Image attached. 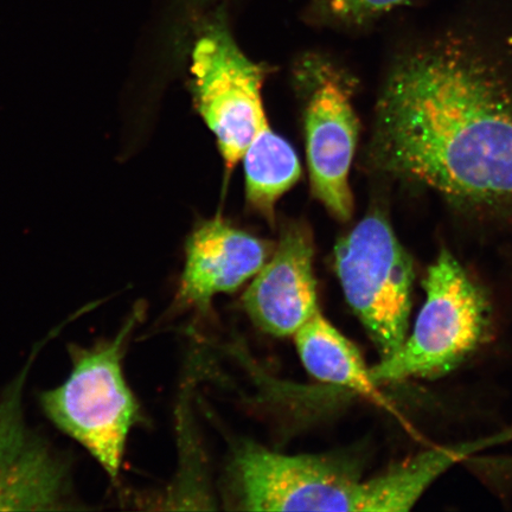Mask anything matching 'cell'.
I'll return each instance as SVG.
<instances>
[{
    "instance_id": "6da1fadb",
    "label": "cell",
    "mask_w": 512,
    "mask_h": 512,
    "mask_svg": "<svg viewBox=\"0 0 512 512\" xmlns=\"http://www.w3.org/2000/svg\"><path fill=\"white\" fill-rule=\"evenodd\" d=\"M492 67L456 38L401 57L377 105L371 162L453 200H512V94Z\"/></svg>"
},
{
    "instance_id": "7a4b0ae2",
    "label": "cell",
    "mask_w": 512,
    "mask_h": 512,
    "mask_svg": "<svg viewBox=\"0 0 512 512\" xmlns=\"http://www.w3.org/2000/svg\"><path fill=\"white\" fill-rule=\"evenodd\" d=\"M142 313L134 309L115 337L89 347L69 344L68 379L38 395L47 418L85 448L112 480L120 476L128 435L142 421L124 373L128 341Z\"/></svg>"
},
{
    "instance_id": "3957f363",
    "label": "cell",
    "mask_w": 512,
    "mask_h": 512,
    "mask_svg": "<svg viewBox=\"0 0 512 512\" xmlns=\"http://www.w3.org/2000/svg\"><path fill=\"white\" fill-rule=\"evenodd\" d=\"M424 285L426 299L412 334L393 356L370 368L377 384L451 373L488 334V299L447 249L428 268Z\"/></svg>"
},
{
    "instance_id": "277c9868",
    "label": "cell",
    "mask_w": 512,
    "mask_h": 512,
    "mask_svg": "<svg viewBox=\"0 0 512 512\" xmlns=\"http://www.w3.org/2000/svg\"><path fill=\"white\" fill-rule=\"evenodd\" d=\"M335 270L381 360L393 356L408 336L415 273L386 217L367 215L337 242Z\"/></svg>"
},
{
    "instance_id": "5b68a950",
    "label": "cell",
    "mask_w": 512,
    "mask_h": 512,
    "mask_svg": "<svg viewBox=\"0 0 512 512\" xmlns=\"http://www.w3.org/2000/svg\"><path fill=\"white\" fill-rule=\"evenodd\" d=\"M360 483L341 458L287 456L251 443L238 447L229 467L230 492L240 510L356 511Z\"/></svg>"
},
{
    "instance_id": "8992f818",
    "label": "cell",
    "mask_w": 512,
    "mask_h": 512,
    "mask_svg": "<svg viewBox=\"0 0 512 512\" xmlns=\"http://www.w3.org/2000/svg\"><path fill=\"white\" fill-rule=\"evenodd\" d=\"M191 73L198 111L232 169L267 121L261 100L264 69L242 53L219 15L197 38Z\"/></svg>"
},
{
    "instance_id": "52a82bcc",
    "label": "cell",
    "mask_w": 512,
    "mask_h": 512,
    "mask_svg": "<svg viewBox=\"0 0 512 512\" xmlns=\"http://www.w3.org/2000/svg\"><path fill=\"white\" fill-rule=\"evenodd\" d=\"M46 341L37 344L29 362L0 395V511L79 510L72 467L66 456L25 421L24 386L32 361Z\"/></svg>"
},
{
    "instance_id": "ba28073f",
    "label": "cell",
    "mask_w": 512,
    "mask_h": 512,
    "mask_svg": "<svg viewBox=\"0 0 512 512\" xmlns=\"http://www.w3.org/2000/svg\"><path fill=\"white\" fill-rule=\"evenodd\" d=\"M300 78L306 88L305 137L313 194L338 220L354 211L349 172L354 159L358 120L349 83L329 62L303 63Z\"/></svg>"
},
{
    "instance_id": "9c48e42d",
    "label": "cell",
    "mask_w": 512,
    "mask_h": 512,
    "mask_svg": "<svg viewBox=\"0 0 512 512\" xmlns=\"http://www.w3.org/2000/svg\"><path fill=\"white\" fill-rule=\"evenodd\" d=\"M313 255L312 235L304 224L281 230L271 258L243 296L248 316L266 334L294 336L320 311Z\"/></svg>"
},
{
    "instance_id": "30bf717a",
    "label": "cell",
    "mask_w": 512,
    "mask_h": 512,
    "mask_svg": "<svg viewBox=\"0 0 512 512\" xmlns=\"http://www.w3.org/2000/svg\"><path fill=\"white\" fill-rule=\"evenodd\" d=\"M272 253L270 242L222 220L203 222L187 243L178 303L207 307L217 294L234 292L253 279Z\"/></svg>"
},
{
    "instance_id": "8fae6325",
    "label": "cell",
    "mask_w": 512,
    "mask_h": 512,
    "mask_svg": "<svg viewBox=\"0 0 512 512\" xmlns=\"http://www.w3.org/2000/svg\"><path fill=\"white\" fill-rule=\"evenodd\" d=\"M511 438L512 431L452 447L432 448L407 459L406 462L390 467L380 476L361 480L356 511L411 510L435 480L450 470L454 464L486 447L502 444Z\"/></svg>"
},
{
    "instance_id": "7c38bea8",
    "label": "cell",
    "mask_w": 512,
    "mask_h": 512,
    "mask_svg": "<svg viewBox=\"0 0 512 512\" xmlns=\"http://www.w3.org/2000/svg\"><path fill=\"white\" fill-rule=\"evenodd\" d=\"M294 337L300 360L317 380L384 403L379 384L373 380L360 351L322 312L307 320Z\"/></svg>"
},
{
    "instance_id": "4fadbf2b",
    "label": "cell",
    "mask_w": 512,
    "mask_h": 512,
    "mask_svg": "<svg viewBox=\"0 0 512 512\" xmlns=\"http://www.w3.org/2000/svg\"><path fill=\"white\" fill-rule=\"evenodd\" d=\"M242 159L248 203L268 219H273L275 203L302 176L296 151L265 121Z\"/></svg>"
},
{
    "instance_id": "5bb4252c",
    "label": "cell",
    "mask_w": 512,
    "mask_h": 512,
    "mask_svg": "<svg viewBox=\"0 0 512 512\" xmlns=\"http://www.w3.org/2000/svg\"><path fill=\"white\" fill-rule=\"evenodd\" d=\"M325 14L343 22L361 24L401 8L414 0H313Z\"/></svg>"
},
{
    "instance_id": "9a60e30c",
    "label": "cell",
    "mask_w": 512,
    "mask_h": 512,
    "mask_svg": "<svg viewBox=\"0 0 512 512\" xmlns=\"http://www.w3.org/2000/svg\"><path fill=\"white\" fill-rule=\"evenodd\" d=\"M185 3H188L190 5H203L206 3L211 2V0H184Z\"/></svg>"
}]
</instances>
